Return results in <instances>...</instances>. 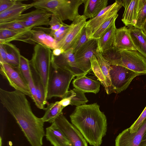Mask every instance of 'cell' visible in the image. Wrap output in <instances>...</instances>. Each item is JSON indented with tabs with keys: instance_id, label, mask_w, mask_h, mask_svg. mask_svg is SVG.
I'll return each mask as SVG.
<instances>
[{
	"instance_id": "6da1fadb",
	"label": "cell",
	"mask_w": 146,
	"mask_h": 146,
	"mask_svg": "<svg viewBox=\"0 0 146 146\" xmlns=\"http://www.w3.org/2000/svg\"><path fill=\"white\" fill-rule=\"evenodd\" d=\"M0 102L16 120L31 146H42L44 122L33 113L26 95L15 90H0Z\"/></svg>"
},
{
	"instance_id": "7a4b0ae2",
	"label": "cell",
	"mask_w": 146,
	"mask_h": 146,
	"mask_svg": "<svg viewBox=\"0 0 146 146\" xmlns=\"http://www.w3.org/2000/svg\"><path fill=\"white\" fill-rule=\"evenodd\" d=\"M70 117L72 124L90 145H101L107 131V120L97 103L76 107Z\"/></svg>"
},
{
	"instance_id": "3957f363",
	"label": "cell",
	"mask_w": 146,
	"mask_h": 146,
	"mask_svg": "<svg viewBox=\"0 0 146 146\" xmlns=\"http://www.w3.org/2000/svg\"><path fill=\"white\" fill-rule=\"evenodd\" d=\"M102 53L111 65L124 67L141 75L146 74V58L137 50H120L112 46Z\"/></svg>"
},
{
	"instance_id": "277c9868",
	"label": "cell",
	"mask_w": 146,
	"mask_h": 146,
	"mask_svg": "<svg viewBox=\"0 0 146 146\" xmlns=\"http://www.w3.org/2000/svg\"><path fill=\"white\" fill-rule=\"evenodd\" d=\"M33 7L45 10L63 21H73L79 15V8L83 0H35Z\"/></svg>"
},
{
	"instance_id": "5b68a950",
	"label": "cell",
	"mask_w": 146,
	"mask_h": 146,
	"mask_svg": "<svg viewBox=\"0 0 146 146\" xmlns=\"http://www.w3.org/2000/svg\"><path fill=\"white\" fill-rule=\"evenodd\" d=\"M52 55L51 49L36 44L29 60L31 68L38 76L42 82L46 100L48 85L52 69Z\"/></svg>"
},
{
	"instance_id": "8992f818",
	"label": "cell",
	"mask_w": 146,
	"mask_h": 146,
	"mask_svg": "<svg viewBox=\"0 0 146 146\" xmlns=\"http://www.w3.org/2000/svg\"><path fill=\"white\" fill-rule=\"evenodd\" d=\"M75 76L69 71L52 67L48 85L47 100L54 97L63 98L68 91L71 80Z\"/></svg>"
},
{
	"instance_id": "52a82bcc",
	"label": "cell",
	"mask_w": 146,
	"mask_h": 146,
	"mask_svg": "<svg viewBox=\"0 0 146 146\" xmlns=\"http://www.w3.org/2000/svg\"><path fill=\"white\" fill-rule=\"evenodd\" d=\"M90 61L92 70L104 87L107 94L114 93L109 74L111 65L98 49L91 58Z\"/></svg>"
},
{
	"instance_id": "ba28073f",
	"label": "cell",
	"mask_w": 146,
	"mask_h": 146,
	"mask_svg": "<svg viewBox=\"0 0 146 146\" xmlns=\"http://www.w3.org/2000/svg\"><path fill=\"white\" fill-rule=\"evenodd\" d=\"M109 74L114 93H119L125 90L133 79L141 75L125 67L111 65Z\"/></svg>"
},
{
	"instance_id": "9c48e42d",
	"label": "cell",
	"mask_w": 146,
	"mask_h": 146,
	"mask_svg": "<svg viewBox=\"0 0 146 146\" xmlns=\"http://www.w3.org/2000/svg\"><path fill=\"white\" fill-rule=\"evenodd\" d=\"M86 19L83 15L77 16L70 25L66 34L58 42L57 48H61L65 51L71 48L73 49L86 25Z\"/></svg>"
},
{
	"instance_id": "30bf717a",
	"label": "cell",
	"mask_w": 146,
	"mask_h": 146,
	"mask_svg": "<svg viewBox=\"0 0 146 146\" xmlns=\"http://www.w3.org/2000/svg\"><path fill=\"white\" fill-rule=\"evenodd\" d=\"M0 73L6 79L10 85L15 90H19L32 98L27 83L25 80L18 68H15L6 63L0 64Z\"/></svg>"
},
{
	"instance_id": "8fae6325",
	"label": "cell",
	"mask_w": 146,
	"mask_h": 146,
	"mask_svg": "<svg viewBox=\"0 0 146 146\" xmlns=\"http://www.w3.org/2000/svg\"><path fill=\"white\" fill-rule=\"evenodd\" d=\"M98 49L97 39L91 38L74 54L78 67L87 74L92 70L90 58Z\"/></svg>"
},
{
	"instance_id": "7c38bea8",
	"label": "cell",
	"mask_w": 146,
	"mask_h": 146,
	"mask_svg": "<svg viewBox=\"0 0 146 146\" xmlns=\"http://www.w3.org/2000/svg\"><path fill=\"white\" fill-rule=\"evenodd\" d=\"M54 122L64 133L72 146H88L87 142L79 130L67 120L63 114Z\"/></svg>"
},
{
	"instance_id": "4fadbf2b",
	"label": "cell",
	"mask_w": 146,
	"mask_h": 146,
	"mask_svg": "<svg viewBox=\"0 0 146 146\" xmlns=\"http://www.w3.org/2000/svg\"><path fill=\"white\" fill-rule=\"evenodd\" d=\"M122 7L118 0L107 6L94 18L87 21L85 27L88 38L89 39L92 35L107 20L115 14Z\"/></svg>"
},
{
	"instance_id": "5bb4252c",
	"label": "cell",
	"mask_w": 146,
	"mask_h": 146,
	"mask_svg": "<svg viewBox=\"0 0 146 146\" xmlns=\"http://www.w3.org/2000/svg\"><path fill=\"white\" fill-rule=\"evenodd\" d=\"M52 15L45 10L37 8L21 14L14 21L18 22L25 27L32 29L38 26H48L50 18Z\"/></svg>"
},
{
	"instance_id": "9a60e30c",
	"label": "cell",
	"mask_w": 146,
	"mask_h": 146,
	"mask_svg": "<svg viewBox=\"0 0 146 146\" xmlns=\"http://www.w3.org/2000/svg\"><path fill=\"white\" fill-rule=\"evenodd\" d=\"M52 62L53 68L67 70L76 76L87 74L78 67L75 61L73 49L72 48L65 51L59 56H54L52 54Z\"/></svg>"
},
{
	"instance_id": "2e32d148",
	"label": "cell",
	"mask_w": 146,
	"mask_h": 146,
	"mask_svg": "<svg viewBox=\"0 0 146 146\" xmlns=\"http://www.w3.org/2000/svg\"><path fill=\"white\" fill-rule=\"evenodd\" d=\"M146 131V119L138 131L131 133L127 128L120 133L115 139V146H140Z\"/></svg>"
},
{
	"instance_id": "e0dca14e",
	"label": "cell",
	"mask_w": 146,
	"mask_h": 146,
	"mask_svg": "<svg viewBox=\"0 0 146 146\" xmlns=\"http://www.w3.org/2000/svg\"><path fill=\"white\" fill-rule=\"evenodd\" d=\"M118 1L125 9L121 21L125 27H134L138 12L139 0Z\"/></svg>"
},
{
	"instance_id": "ac0fdd59",
	"label": "cell",
	"mask_w": 146,
	"mask_h": 146,
	"mask_svg": "<svg viewBox=\"0 0 146 146\" xmlns=\"http://www.w3.org/2000/svg\"><path fill=\"white\" fill-rule=\"evenodd\" d=\"M113 46L120 50H137L128 29L125 26L116 28Z\"/></svg>"
},
{
	"instance_id": "d6986e66",
	"label": "cell",
	"mask_w": 146,
	"mask_h": 146,
	"mask_svg": "<svg viewBox=\"0 0 146 146\" xmlns=\"http://www.w3.org/2000/svg\"><path fill=\"white\" fill-rule=\"evenodd\" d=\"M87 74L77 76L72 82L75 88L84 93H98L100 90V83L96 80L86 76Z\"/></svg>"
},
{
	"instance_id": "ffe728a7",
	"label": "cell",
	"mask_w": 146,
	"mask_h": 146,
	"mask_svg": "<svg viewBox=\"0 0 146 146\" xmlns=\"http://www.w3.org/2000/svg\"><path fill=\"white\" fill-rule=\"evenodd\" d=\"M31 30L21 32L7 29H0V43L5 44L13 40H18L35 44V43L32 39Z\"/></svg>"
},
{
	"instance_id": "44dd1931",
	"label": "cell",
	"mask_w": 146,
	"mask_h": 146,
	"mask_svg": "<svg viewBox=\"0 0 146 146\" xmlns=\"http://www.w3.org/2000/svg\"><path fill=\"white\" fill-rule=\"evenodd\" d=\"M45 136L53 146H72L64 133L54 122L46 128Z\"/></svg>"
},
{
	"instance_id": "7402d4cb",
	"label": "cell",
	"mask_w": 146,
	"mask_h": 146,
	"mask_svg": "<svg viewBox=\"0 0 146 146\" xmlns=\"http://www.w3.org/2000/svg\"><path fill=\"white\" fill-rule=\"evenodd\" d=\"M23 1L18 0L9 9L0 13V23L15 21L23 12L33 7L31 3H24Z\"/></svg>"
},
{
	"instance_id": "603a6c76",
	"label": "cell",
	"mask_w": 146,
	"mask_h": 146,
	"mask_svg": "<svg viewBox=\"0 0 146 146\" xmlns=\"http://www.w3.org/2000/svg\"><path fill=\"white\" fill-rule=\"evenodd\" d=\"M108 0H83L84 10L83 15L87 19H92L106 7Z\"/></svg>"
},
{
	"instance_id": "cb8c5ba5",
	"label": "cell",
	"mask_w": 146,
	"mask_h": 146,
	"mask_svg": "<svg viewBox=\"0 0 146 146\" xmlns=\"http://www.w3.org/2000/svg\"><path fill=\"white\" fill-rule=\"evenodd\" d=\"M31 38L35 43L39 44L45 47L54 50L57 48L58 42L49 34L41 30H31Z\"/></svg>"
},
{
	"instance_id": "d4e9b609",
	"label": "cell",
	"mask_w": 146,
	"mask_h": 146,
	"mask_svg": "<svg viewBox=\"0 0 146 146\" xmlns=\"http://www.w3.org/2000/svg\"><path fill=\"white\" fill-rule=\"evenodd\" d=\"M127 27L136 50L146 58V35L141 29L132 26Z\"/></svg>"
},
{
	"instance_id": "484cf974",
	"label": "cell",
	"mask_w": 146,
	"mask_h": 146,
	"mask_svg": "<svg viewBox=\"0 0 146 146\" xmlns=\"http://www.w3.org/2000/svg\"><path fill=\"white\" fill-rule=\"evenodd\" d=\"M116 28L115 22L102 36L97 39L98 50L101 53L113 46Z\"/></svg>"
},
{
	"instance_id": "4316f807",
	"label": "cell",
	"mask_w": 146,
	"mask_h": 146,
	"mask_svg": "<svg viewBox=\"0 0 146 146\" xmlns=\"http://www.w3.org/2000/svg\"><path fill=\"white\" fill-rule=\"evenodd\" d=\"M64 108L57 101L48 105L45 110V112L41 117L44 122L52 123L60 115L63 114V109Z\"/></svg>"
},
{
	"instance_id": "83f0119b",
	"label": "cell",
	"mask_w": 146,
	"mask_h": 146,
	"mask_svg": "<svg viewBox=\"0 0 146 146\" xmlns=\"http://www.w3.org/2000/svg\"><path fill=\"white\" fill-rule=\"evenodd\" d=\"M31 70L36 89L37 102L35 105L39 109L45 110V106L47 102L43 85L38 76L32 68Z\"/></svg>"
},
{
	"instance_id": "f1b7e54d",
	"label": "cell",
	"mask_w": 146,
	"mask_h": 146,
	"mask_svg": "<svg viewBox=\"0 0 146 146\" xmlns=\"http://www.w3.org/2000/svg\"><path fill=\"white\" fill-rule=\"evenodd\" d=\"M4 44L7 52V63L18 68L21 55L19 49L14 45L9 43Z\"/></svg>"
},
{
	"instance_id": "f546056e",
	"label": "cell",
	"mask_w": 146,
	"mask_h": 146,
	"mask_svg": "<svg viewBox=\"0 0 146 146\" xmlns=\"http://www.w3.org/2000/svg\"><path fill=\"white\" fill-rule=\"evenodd\" d=\"M84 94L80 90L74 88L68 91L64 97L69 100L70 105L77 107L86 104L88 101Z\"/></svg>"
},
{
	"instance_id": "4dcf8cb0",
	"label": "cell",
	"mask_w": 146,
	"mask_h": 146,
	"mask_svg": "<svg viewBox=\"0 0 146 146\" xmlns=\"http://www.w3.org/2000/svg\"><path fill=\"white\" fill-rule=\"evenodd\" d=\"M18 68L25 80L28 84L30 80L33 78L30 61L21 55Z\"/></svg>"
},
{
	"instance_id": "1f68e13d",
	"label": "cell",
	"mask_w": 146,
	"mask_h": 146,
	"mask_svg": "<svg viewBox=\"0 0 146 146\" xmlns=\"http://www.w3.org/2000/svg\"><path fill=\"white\" fill-rule=\"evenodd\" d=\"M118 16V14L116 13L107 20L93 33L90 39H98L100 38L115 22Z\"/></svg>"
},
{
	"instance_id": "d6a6232c",
	"label": "cell",
	"mask_w": 146,
	"mask_h": 146,
	"mask_svg": "<svg viewBox=\"0 0 146 146\" xmlns=\"http://www.w3.org/2000/svg\"><path fill=\"white\" fill-rule=\"evenodd\" d=\"M146 19V0H139L138 12L135 27L141 29Z\"/></svg>"
},
{
	"instance_id": "836d02e7",
	"label": "cell",
	"mask_w": 146,
	"mask_h": 146,
	"mask_svg": "<svg viewBox=\"0 0 146 146\" xmlns=\"http://www.w3.org/2000/svg\"><path fill=\"white\" fill-rule=\"evenodd\" d=\"M0 29H7L21 32H27L32 29L16 21L0 23Z\"/></svg>"
},
{
	"instance_id": "e575fe53",
	"label": "cell",
	"mask_w": 146,
	"mask_h": 146,
	"mask_svg": "<svg viewBox=\"0 0 146 146\" xmlns=\"http://www.w3.org/2000/svg\"><path fill=\"white\" fill-rule=\"evenodd\" d=\"M70 26V25L64 23L58 30L53 31H50L49 34L58 42L61 40L66 34Z\"/></svg>"
},
{
	"instance_id": "d590c367",
	"label": "cell",
	"mask_w": 146,
	"mask_h": 146,
	"mask_svg": "<svg viewBox=\"0 0 146 146\" xmlns=\"http://www.w3.org/2000/svg\"><path fill=\"white\" fill-rule=\"evenodd\" d=\"M146 119V106L137 119L129 127L131 133L137 132Z\"/></svg>"
},
{
	"instance_id": "8d00e7d4",
	"label": "cell",
	"mask_w": 146,
	"mask_h": 146,
	"mask_svg": "<svg viewBox=\"0 0 146 146\" xmlns=\"http://www.w3.org/2000/svg\"><path fill=\"white\" fill-rule=\"evenodd\" d=\"M62 21L53 15H52L49 22L50 31H56L61 27L64 24Z\"/></svg>"
},
{
	"instance_id": "74e56055",
	"label": "cell",
	"mask_w": 146,
	"mask_h": 146,
	"mask_svg": "<svg viewBox=\"0 0 146 146\" xmlns=\"http://www.w3.org/2000/svg\"><path fill=\"white\" fill-rule=\"evenodd\" d=\"M89 40L88 38L86 28L85 26L83 29L81 35L73 49L74 53L76 52L84 44Z\"/></svg>"
},
{
	"instance_id": "f35d334b",
	"label": "cell",
	"mask_w": 146,
	"mask_h": 146,
	"mask_svg": "<svg viewBox=\"0 0 146 146\" xmlns=\"http://www.w3.org/2000/svg\"><path fill=\"white\" fill-rule=\"evenodd\" d=\"M18 0H0V13L11 7Z\"/></svg>"
},
{
	"instance_id": "ab89813d",
	"label": "cell",
	"mask_w": 146,
	"mask_h": 146,
	"mask_svg": "<svg viewBox=\"0 0 146 146\" xmlns=\"http://www.w3.org/2000/svg\"><path fill=\"white\" fill-rule=\"evenodd\" d=\"M7 54L4 44L0 43V64L7 63Z\"/></svg>"
},
{
	"instance_id": "60d3db41",
	"label": "cell",
	"mask_w": 146,
	"mask_h": 146,
	"mask_svg": "<svg viewBox=\"0 0 146 146\" xmlns=\"http://www.w3.org/2000/svg\"><path fill=\"white\" fill-rule=\"evenodd\" d=\"M64 52V50L61 48H56L53 50L52 54L54 56H58L60 55Z\"/></svg>"
},
{
	"instance_id": "b9f144b4",
	"label": "cell",
	"mask_w": 146,
	"mask_h": 146,
	"mask_svg": "<svg viewBox=\"0 0 146 146\" xmlns=\"http://www.w3.org/2000/svg\"><path fill=\"white\" fill-rule=\"evenodd\" d=\"M140 146H146V131L143 136Z\"/></svg>"
},
{
	"instance_id": "7bdbcfd3",
	"label": "cell",
	"mask_w": 146,
	"mask_h": 146,
	"mask_svg": "<svg viewBox=\"0 0 146 146\" xmlns=\"http://www.w3.org/2000/svg\"><path fill=\"white\" fill-rule=\"evenodd\" d=\"M144 33L146 35V19L143 24L141 29Z\"/></svg>"
},
{
	"instance_id": "ee69618b",
	"label": "cell",
	"mask_w": 146,
	"mask_h": 146,
	"mask_svg": "<svg viewBox=\"0 0 146 146\" xmlns=\"http://www.w3.org/2000/svg\"><path fill=\"white\" fill-rule=\"evenodd\" d=\"M2 138H1V137L0 136V146H2Z\"/></svg>"
}]
</instances>
